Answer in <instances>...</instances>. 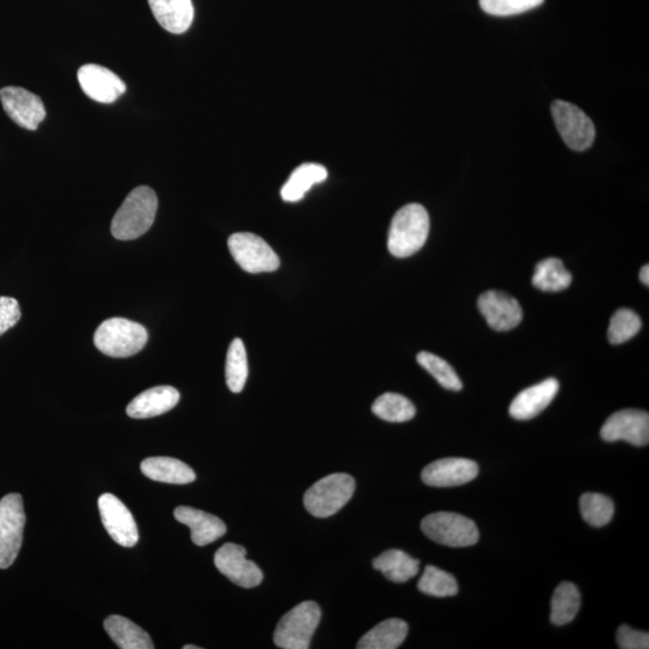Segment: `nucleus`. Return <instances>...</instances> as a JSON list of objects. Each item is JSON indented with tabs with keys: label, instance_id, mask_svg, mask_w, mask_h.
Here are the masks:
<instances>
[{
	"label": "nucleus",
	"instance_id": "nucleus-1",
	"mask_svg": "<svg viewBox=\"0 0 649 649\" xmlns=\"http://www.w3.org/2000/svg\"><path fill=\"white\" fill-rule=\"evenodd\" d=\"M158 211V198L150 187L135 188L118 208L111 234L119 241H132L152 228Z\"/></svg>",
	"mask_w": 649,
	"mask_h": 649
},
{
	"label": "nucleus",
	"instance_id": "nucleus-2",
	"mask_svg": "<svg viewBox=\"0 0 649 649\" xmlns=\"http://www.w3.org/2000/svg\"><path fill=\"white\" fill-rule=\"evenodd\" d=\"M430 234V216L424 206L410 204L392 219L387 248L396 258H409L425 246Z\"/></svg>",
	"mask_w": 649,
	"mask_h": 649
},
{
	"label": "nucleus",
	"instance_id": "nucleus-3",
	"mask_svg": "<svg viewBox=\"0 0 649 649\" xmlns=\"http://www.w3.org/2000/svg\"><path fill=\"white\" fill-rule=\"evenodd\" d=\"M148 341L144 326L124 318H111L104 321L95 331L94 344L101 353L111 357L134 356Z\"/></svg>",
	"mask_w": 649,
	"mask_h": 649
},
{
	"label": "nucleus",
	"instance_id": "nucleus-4",
	"mask_svg": "<svg viewBox=\"0 0 649 649\" xmlns=\"http://www.w3.org/2000/svg\"><path fill=\"white\" fill-rule=\"evenodd\" d=\"M355 492L353 476L336 473L314 484L305 494L303 504L309 514L327 518L337 514L349 502Z\"/></svg>",
	"mask_w": 649,
	"mask_h": 649
},
{
	"label": "nucleus",
	"instance_id": "nucleus-5",
	"mask_svg": "<svg viewBox=\"0 0 649 649\" xmlns=\"http://www.w3.org/2000/svg\"><path fill=\"white\" fill-rule=\"evenodd\" d=\"M321 611L314 601H305L282 617L275 630L276 646L283 649H308L317 630Z\"/></svg>",
	"mask_w": 649,
	"mask_h": 649
},
{
	"label": "nucleus",
	"instance_id": "nucleus-6",
	"mask_svg": "<svg viewBox=\"0 0 649 649\" xmlns=\"http://www.w3.org/2000/svg\"><path fill=\"white\" fill-rule=\"evenodd\" d=\"M26 526L25 508L19 493L0 500V569H8L21 550Z\"/></svg>",
	"mask_w": 649,
	"mask_h": 649
},
{
	"label": "nucleus",
	"instance_id": "nucleus-7",
	"mask_svg": "<svg viewBox=\"0 0 649 649\" xmlns=\"http://www.w3.org/2000/svg\"><path fill=\"white\" fill-rule=\"evenodd\" d=\"M421 529L428 538L449 547L473 546L479 541V529L468 517L455 512H436L421 522Z\"/></svg>",
	"mask_w": 649,
	"mask_h": 649
},
{
	"label": "nucleus",
	"instance_id": "nucleus-8",
	"mask_svg": "<svg viewBox=\"0 0 649 649\" xmlns=\"http://www.w3.org/2000/svg\"><path fill=\"white\" fill-rule=\"evenodd\" d=\"M228 246L232 258L248 273L273 272L281 266L275 250L263 238L250 232L231 235Z\"/></svg>",
	"mask_w": 649,
	"mask_h": 649
},
{
	"label": "nucleus",
	"instance_id": "nucleus-9",
	"mask_svg": "<svg viewBox=\"0 0 649 649\" xmlns=\"http://www.w3.org/2000/svg\"><path fill=\"white\" fill-rule=\"evenodd\" d=\"M551 110L558 133L571 150L583 152L591 148L595 139V127L592 119L580 107L568 101L556 100Z\"/></svg>",
	"mask_w": 649,
	"mask_h": 649
},
{
	"label": "nucleus",
	"instance_id": "nucleus-10",
	"mask_svg": "<svg viewBox=\"0 0 649 649\" xmlns=\"http://www.w3.org/2000/svg\"><path fill=\"white\" fill-rule=\"evenodd\" d=\"M246 556L247 551L243 546L229 543L216 552L214 564L235 585L242 588L258 587L264 580L263 571Z\"/></svg>",
	"mask_w": 649,
	"mask_h": 649
},
{
	"label": "nucleus",
	"instance_id": "nucleus-11",
	"mask_svg": "<svg viewBox=\"0 0 649 649\" xmlns=\"http://www.w3.org/2000/svg\"><path fill=\"white\" fill-rule=\"evenodd\" d=\"M101 521L110 537L118 545L133 547L139 541V529L130 512L121 500L111 493H105L98 500Z\"/></svg>",
	"mask_w": 649,
	"mask_h": 649
},
{
	"label": "nucleus",
	"instance_id": "nucleus-12",
	"mask_svg": "<svg viewBox=\"0 0 649 649\" xmlns=\"http://www.w3.org/2000/svg\"><path fill=\"white\" fill-rule=\"evenodd\" d=\"M600 434L605 442L624 440L631 445L645 446L649 442V415L642 410H621L606 420Z\"/></svg>",
	"mask_w": 649,
	"mask_h": 649
},
{
	"label": "nucleus",
	"instance_id": "nucleus-13",
	"mask_svg": "<svg viewBox=\"0 0 649 649\" xmlns=\"http://www.w3.org/2000/svg\"><path fill=\"white\" fill-rule=\"evenodd\" d=\"M0 101L7 115L22 128L37 130L46 117L43 100L25 88H3L0 91Z\"/></svg>",
	"mask_w": 649,
	"mask_h": 649
},
{
	"label": "nucleus",
	"instance_id": "nucleus-14",
	"mask_svg": "<svg viewBox=\"0 0 649 649\" xmlns=\"http://www.w3.org/2000/svg\"><path fill=\"white\" fill-rule=\"evenodd\" d=\"M478 307L488 326L500 332L515 329L523 318L520 303L502 291H486L479 297Z\"/></svg>",
	"mask_w": 649,
	"mask_h": 649
},
{
	"label": "nucleus",
	"instance_id": "nucleus-15",
	"mask_svg": "<svg viewBox=\"0 0 649 649\" xmlns=\"http://www.w3.org/2000/svg\"><path fill=\"white\" fill-rule=\"evenodd\" d=\"M82 91L101 104H111L127 91L125 83L113 71L97 64H86L77 73Z\"/></svg>",
	"mask_w": 649,
	"mask_h": 649
},
{
	"label": "nucleus",
	"instance_id": "nucleus-16",
	"mask_svg": "<svg viewBox=\"0 0 649 649\" xmlns=\"http://www.w3.org/2000/svg\"><path fill=\"white\" fill-rule=\"evenodd\" d=\"M479 474V466L466 458H444L422 470L421 478L432 487H455L468 484Z\"/></svg>",
	"mask_w": 649,
	"mask_h": 649
},
{
	"label": "nucleus",
	"instance_id": "nucleus-17",
	"mask_svg": "<svg viewBox=\"0 0 649 649\" xmlns=\"http://www.w3.org/2000/svg\"><path fill=\"white\" fill-rule=\"evenodd\" d=\"M558 380L550 378L528 387L512 401L509 413L516 420H531L550 406L558 394Z\"/></svg>",
	"mask_w": 649,
	"mask_h": 649
},
{
	"label": "nucleus",
	"instance_id": "nucleus-18",
	"mask_svg": "<svg viewBox=\"0 0 649 649\" xmlns=\"http://www.w3.org/2000/svg\"><path fill=\"white\" fill-rule=\"evenodd\" d=\"M180 392L172 386H157L142 392L127 407V414L133 419H151L174 409L180 402Z\"/></svg>",
	"mask_w": 649,
	"mask_h": 649
},
{
	"label": "nucleus",
	"instance_id": "nucleus-19",
	"mask_svg": "<svg viewBox=\"0 0 649 649\" xmlns=\"http://www.w3.org/2000/svg\"><path fill=\"white\" fill-rule=\"evenodd\" d=\"M174 515L178 522L190 528L196 546L210 545L228 531L220 518L189 506H178Z\"/></svg>",
	"mask_w": 649,
	"mask_h": 649
},
{
	"label": "nucleus",
	"instance_id": "nucleus-20",
	"mask_svg": "<svg viewBox=\"0 0 649 649\" xmlns=\"http://www.w3.org/2000/svg\"><path fill=\"white\" fill-rule=\"evenodd\" d=\"M157 22L165 31L183 34L192 26L194 7L192 0H148Z\"/></svg>",
	"mask_w": 649,
	"mask_h": 649
},
{
	"label": "nucleus",
	"instance_id": "nucleus-21",
	"mask_svg": "<svg viewBox=\"0 0 649 649\" xmlns=\"http://www.w3.org/2000/svg\"><path fill=\"white\" fill-rule=\"evenodd\" d=\"M141 470L148 479L164 484L187 485L195 481L194 470L172 457H151L141 463Z\"/></svg>",
	"mask_w": 649,
	"mask_h": 649
},
{
	"label": "nucleus",
	"instance_id": "nucleus-22",
	"mask_svg": "<svg viewBox=\"0 0 649 649\" xmlns=\"http://www.w3.org/2000/svg\"><path fill=\"white\" fill-rule=\"evenodd\" d=\"M106 633L122 649H153V641L146 631L130 619L113 615L104 622Z\"/></svg>",
	"mask_w": 649,
	"mask_h": 649
},
{
	"label": "nucleus",
	"instance_id": "nucleus-23",
	"mask_svg": "<svg viewBox=\"0 0 649 649\" xmlns=\"http://www.w3.org/2000/svg\"><path fill=\"white\" fill-rule=\"evenodd\" d=\"M408 635V624L402 619L391 618L381 622L361 637L359 649H396Z\"/></svg>",
	"mask_w": 649,
	"mask_h": 649
},
{
	"label": "nucleus",
	"instance_id": "nucleus-24",
	"mask_svg": "<svg viewBox=\"0 0 649 649\" xmlns=\"http://www.w3.org/2000/svg\"><path fill=\"white\" fill-rule=\"evenodd\" d=\"M373 567L387 580L403 583L419 574L420 561L401 550H389L374 559Z\"/></svg>",
	"mask_w": 649,
	"mask_h": 649
},
{
	"label": "nucleus",
	"instance_id": "nucleus-25",
	"mask_svg": "<svg viewBox=\"0 0 649 649\" xmlns=\"http://www.w3.org/2000/svg\"><path fill=\"white\" fill-rule=\"evenodd\" d=\"M327 178L325 166L306 163L296 168L281 190L282 199L287 202H297L303 199L315 184L324 182Z\"/></svg>",
	"mask_w": 649,
	"mask_h": 649
},
{
	"label": "nucleus",
	"instance_id": "nucleus-26",
	"mask_svg": "<svg viewBox=\"0 0 649 649\" xmlns=\"http://www.w3.org/2000/svg\"><path fill=\"white\" fill-rule=\"evenodd\" d=\"M573 276L565 269L562 260L547 258L535 267L532 283L535 288L546 293H558L570 287Z\"/></svg>",
	"mask_w": 649,
	"mask_h": 649
},
{
	"label": "nucleus",
	"instance_id": "nucleus-27",
	"mask_svg": "<svg viewBox=\"0 0 649 649\" xmlns=\"http://www.w3.org/2000/svg\"><path fill=\"white\" fill-rule=\"evenodd\" d=\"M551 622L565 625L573 622L581 607V594L573 583L563 582L556 588L551 601Z\"/></svg>",
	"mask_w": 649,
	"mask_h": 649
},
{
	"label": "nucleus",
	"instance_id": "nucleus-28",
	"mask_svg": "<svg viewBox=\"0 0 649 649\" xmlns=\"http://www.w3.org/2000/svg\"><path fill=\"white\" fill-rule=\"evenodd\" d=\"M372 412L381 420L402 424L414 419L416 409L407 397L387 392L375 400Z\"/></svg>",
	"mask_w": 649,
	"mask_h": 649
},
{
	"label": "nucleus",
	"instance_id": "nucleus-29",
	"mask_svg": "<svg viewBox=\"0 0 649 649\" xmlns=\"http://www.w3.org/2000/svg\"><path fill=\"white\" fill-rule=\"evenodd\" d=\"M225 377L226 384L234 394H240L247 383V353L240 338L234 339L230 344L228 355H226Z\"/></svg>",
	"mask_w": 649,
	"mask_h": 649
},
{
	"label": "nucleus",
	"instance_id": "nucleus-30",
	"mask_svg": "<svg viewBox=\"0 0 649 649\" xmlns=\"http://www.w3.org/2000/svg\"><path fill=\"white\" fill-rule=\"evenodd\" d=\"M583 520L595 528L609 525L615 515V505L611 498L600 493H585L580 499Z\"/></svg>",
	"mask_w": 649,
	"mask_h": 649
},
{
	"label": "nucleus",
	"instance_id": "nucleus-31",
	"mask_svg": "<svg viewBox=\"0 0 649 649\" xmlns=\"http://www.w3.org/2000/svg\"><path fill=\"white\" fill-rule=\"evenodd\" d=\"M418 587L421 593L436 598L455 597L458 593L455 576L432 565H428L425 569Z\"/></svg>",
	"mask_w": 649,
	"mask_h": 649
},
{
	"label": "nucleus",
	"instance_id": "nucleus-32",
	"mask_svg": "<svg viewBox=\"0 0 649 649\" xmlns=\"http://www.w3.org/2000/svg\"><path fill=\"white\" fill-rule=\"evenodd\" d=\"M416 360H418L419 365L425 368L444 389L451 391H461L463 389L462 381L458 378L455 369L443 360L442 357L427 353V351H421L416 356Z\"/></svg>",
	"mask_w": 649,
	"mask_h": 649
},
{
	"label": "nucleus",
	"instance_id": "nucleus-33",
	"mask_svg": "<svg viewBox=\"0 0 649 649\" xmlns=\"http://www.w3.org/2000/svg\"><path fill=\"white\" fill-rule=\"evenodd\" d=\"M642 321L634 311L628 308L619 309L610 321L607 337L611 344H623L640 332Z\"/></svg>",
	"mask_w": 649,
	"mask_h": 649
},
{
	"label": "nucleus",
	"instance_id": "nucleus-34",
	"mask_svg": "<svg viewBox=\"0 0 649 649\" xmlns=\"http://www.w3.org/2000/svg\"><path fill=\"white\" fill-rule=\"evenodd\" d=\"M545 0H480V7L488 15L515 16L540 7Z\"/></svg>",
	"mask_w": 649,
	"mask_h": 649
},
{
	"label": "nucleus",
	"instance_id": "nucleus-35",
	"mask_svg": "<svg viewBox=\"0 0 649 649\" xmlns=\"http://www.w3.org/2000/svg\"><path fill=\"white\" fill-rule=\"evenodd\" d=\"M21 319L19 302L13 297L0 296V336L13 329Z\"/></svg>",
	"mask_w": 649,
	"mask_h": 649
},
{
	"label": "nucleus",
	"instance_id": "nucleus-36",
	"mask_svg": "<svg viewBox=\"0 0 649 649\" xmlns=\"http://www.w3.org/2000/svg\"><path fill=\"white\" fill-rule=\"evenodd\" d=\"M618 647L622 649H647L649 648V634L634 630L624 624L617 631Z\"/></svg>",
	"mask_w": 649,
	"mask_h": 649
},
{
	"label": "nucleus",
	"instance_id": "nucleus-37",
	"mask_svg": "<svg viewBox=\"0 0 649 649\" xmlns=\"http://www.w3.org/2000/svg\"><path fill=\"white\" fill-rule=\"evenodd\" d=\"M648 265H645L642 267L641 272H640V279L641 282L645 285H649V269Z\"/></svg>",
	"mask_w": 649,
	"mask_h": 649
},
{
	"label": "nucleus",
	"instance_id": "nucleus-38",
	"mask_svg": "<svg viewBox=\"0 0 649 649\" xmlns=\"http://www.w3.org/2000/svg\"><path fill=\"white\" fill-rule=\"evenodd\" d=\"M183 649H200V647L199 646H190V645H188V646H184Z\"/></svg>",
	"mask_w": 649,
	"mask_h": 649
}]
</instances>
